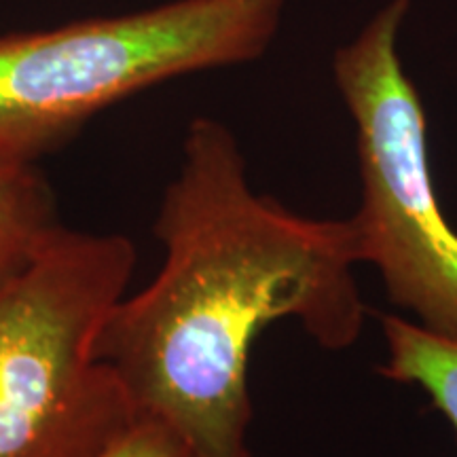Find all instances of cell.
I'll return each mask as SVG.
<instances>
[{
  "mask_svg": "<svg viewBox=\"0 0 457 457\" xmlns=\"http://www.w3.org/2000/svg\"><path fill=\"white\" fill-rule=\"evenodd\" d=\"M163 265L108 310L94 353L138 420L170 426L195 457H250L248 362L262 330L293 318L324 350L364 328L352 219H310L248 182L231 129L197 117L155 220Z\"/></svg>",
  "mask_w": 457,
  "mask_h": 457,
  "instance_id": "6da1fadb",
  "label": "cell"
},
{
  "mask_svg": "<svg viewBox=\"0 0 457 457\" xmlns=\"http://www.w3.org/2000/svg\"><path fill=\"white\" fill-rule=\"evenodd\" d=\"M288 0H171L49 30L0 34V151L37 162L96 114L185 74L271 47Z\"/></svg>",
  "mask_w": 457,
  "mask_h": 457,
  "instance_id": "7a4b0ae2",
  "label": "cell"
},
{
  "mask_svg": "<svg viewBox=\"0 0 457 457\" xmlns=\"http://www.w3.org/2000/svg\"><path fill=\"white\" fill-rule=\"evenodd\" d=\"M136 261L125 236L62 225L0 288V457H100L138 421L94 353Z\"/></svg>",
  "mask_w": 457,
  "mask_h": 457,
  "instance_id": "3957f363",
  "label": "cell"
},
{
  "mask_svg": "<svg viewBox=\"0 0 457 457\" xmlns=\"http://www.w3.org/2000/svg\"><path fill=\"white\" fill-rule=\"evenodd\" d=\"M413 0H390L333 55L356 129L362 204L352 216L360 261L379 271L394 305L457 341V231L432 180L428 119L398 51Z\"/></svg>",
  "mask_w": 457,
  "mask_h": 457,
  "instance_id": "277c9868",
  "label": "cell"
},
{
  "mask_svg": "<svg viewBox=\"0 0 457 457\" xmlns=\"http://www.w3.org/2000/svg\"><path fill=\"white\" fill-rule=\"evenodd\" d=\"M60 227L55 193L38 163L0 151V288L32 265Z\"/></svg>",
  "mask_w": 457,
  "mask_h": 457,
  "instance_id": "5b68a950",
  "label": "cell"
},
{
  "mask_svg": "<svg viewBox=\"0 0 457 457\" xmlns=\"http://www.w3.org/2000/svg\"><path fill=\"white\" fill-rule=\"evenodd\" d=\"M387 379L421 387L457 436V341L445 339L394 313L381 316Z\"/></svg>",
  "mask_w": 457,
  "mask_h": 457,
  "instance_id": "8992f818",
  "label": "cell"
},
{
  "mask_svg": "<svg viewBox=\"0 0 457 457\" xmlns=\"http://www.w3.org/2000/svg\"><path fill=\"white\" fill-rule=\"evenodd\" d=\"M100 457H195L170 426L157 420H138Z\"/></svg>",
  "mask_w": 457,
  "mask_h": 457,
  "instance_id": "52a82bcc",
  "label": "cell"
}]
</instances>
